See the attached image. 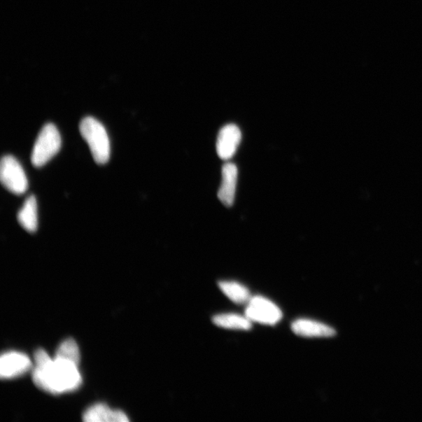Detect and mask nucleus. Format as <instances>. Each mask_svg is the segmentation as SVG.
Segmentation results:
<instances>
[{"mask_svg": "<svg viewBox=\"0 0 422 422\" xmlns=\"http://www.w3.org/2000/svg\"><path fill=\"white\" fill-rule=\"evenodd\" d=\"M78 365L64 358H51L44 350H38L32 370L33 381L40 390L52 394L76 391L82 384Z\"/></svg>", "mask_w": 422, "mask_h": 422, "instance_id": "obj_1", "label": "nucleus"}, {"mask_svg": "<svg viewBox=\"0 0 422 422\" xmlns=\"http://www.w3.org/2000/svg\"><path fill=\"white\" fill-rule=\"evenodd\" d=\"M79 129L90 146L94 160L98 164L108 162L111 155L110 140L104 125L97 119L87 117L82 120Z\"/></svg>", "mask_w": 422, "mask_h": 422, "instance_id": "obj_2", "label": "nucleus"}, {"mask_svg": "<svg viewBox=\"0 0 422 422\" xmlns=\"http://www.w3.org/2000/svg\"><path fill=\"white\" fill-rule=\"evenodd\" d=\"M62 147V138L57 127L46 124L36 139L31 153V163L36 167H41L56 155Z\"/></svg>", "mask_w": 422, "mask_h": 422, "instance_id": "obj_3", "label": "nucleus"}, {"mask_svg": "<svg viewBox=\"0 0 422 422\" xmlns=\"http://www.w3.org/2000/svg\"><path fill=\"white\" fill-rule=\"evenodd\" d=\"M0 180L6 190L22 195L28 189V180L21 164L12 156H5L0 164Z\"/></svg>", "mask_w": 422, "mask_h": 422, "instance_id": "obj_4", "label": "nucleus"}, {"mask_svg": "<svg viewBox=\"0 0 422 422\" xmlns=\"http://www.w3.org/2000/svg\"><path fill=\"white\" fill-rule=\"evenodd\" d=\"M246 316L252 323L274 325L283 318V312L271 300L263 297H254L247 304Z\"/></svg>", "mask_w": 422, "mask_h": 422, "instance_id": "obj_5", "label": "nucleus"}, {"mask_svg": "<svg viewBox=\"0 0 422 422\" xmlns=\"http://www.w3.org/2000/svg\"><path fill=\"white\" fill-rule=\"evenodd\" d=\"M32 367L30 358L26 354L15 351L5 353L0 359V375L2 379L21 377Z\"/></svg>", "mask_w": 422, "mask_h": 422, "instance_id": "obj_6", "label": "nucleus"}, {"mask_svg": "<svg viewBox=\"0 0 422 422\" xmlns=\"http://www.w3.org/2000/svg\"><path fill=\"white\" fill-rule=\"evenodd\" d=\"M242 139L239 127L230 124L223 127L219 132L217 139V153L220 159L230 160L236 153Z\"/></svg>", "mask_w": 422, "mask_h": 422, "instance_id": "obj_7", "label": "nucleus"}, {"mask_svg": "<svg viewBox=\"0 0 422 422\" xmlns=\"http://www.w3.org/2000/svg\"><path fill=\"white\" fill-rule=\"evenodd\" d=\"M238 180V169L232 163H226L223 167L222 183L218 190V199L225 206H231L236 197Z\"/></svg>", "mask_w": 422, "mask_h": 422, "instance_id": "obj_8", "label": "nucleus"}, {"mask_svg": "<svg viewBox=\"0 0 422 422\" xmlns=\"http://www.w3.org/2000/svg\"><path fill=\"white\" fill-rule=\"evenodd\" d=\"M291 328L297 336L307 338H328L337 334L332 328L309 319L295 321Z\"/></svg>", "mask_w": 422, "mask_h": 422, "instance_id": "obj_9", "label": "nucleus"}, {"mask_svg": "<svg viewBox=\"0 0 422 422\" xmlns=\"http://www.w3.org/2000/svg\"><path fill=\"white\" fill-rule=\"evenodd\" d=\"M86 422H128L127 415L120 411L111 410L104 404L92 405L83 414Z\"/></svg>", "mask_w": 422, "mask_h": 422, "instance_id": "obj_10", "label": "nucleus"}, {"mask_svg": "<svg viewBox=\"0 0 422 422\" xmlns=\"http://www.w3.org/2000/svg\"><path fill=\"white\" fill-rule=\"evenodd\" d=\"M17 220L23 229L29 232H35L38 226L37 202L34 196L25 200L21 211L18 212Z\"/></svg>", "mask_w": 422, "mask_h": 422, "instance_id": "obj_11", "label": "nucleus"}, {"mask_svg": "<svg viewBox=\"0 0 422 422\" xmlns=\"http://www.w3.org/2000/svg\"><path fill=\"white\" fill-rule=\"evenodd\" d=\"M218 286L225 296L237 304H246L250 302L251 294L249 290L236 281H219Z\"/></svg>", "mask_w": 422, "mask_h": 422, "instance_id": "obj_12", "label": "nucleus"}, {"mask_svg": "<svg viewBox=\"0 0 422 422\" xmlns=\"http://www.w3.org/2000/svg\"><path fill=\"white\" fill-rule=\"evenodd\" d=\"M213 323L227 330H251L252 321L246 316H241L236 314H223L212 318Z\"/></svg>", "mask_w": 422, "mask_h": 422, "instance_id": "obj_13", "label": "nucleus"}, {"mask_svg": "<svg viewBox=\"0 0 422 422\" xmlns=\"http://www.w3.org/2000/svg\"><path fill=\"white\" fill-rule=\"evenodd\" d=\"M55 357L69 360L79 364L80 352L76 342L72 339L64 340L59 346Z\"/></svg>", "mask_w": 422, "mask_h": 422, "instance_id": "obj_14", "label": "nucleus"}]
</instances>
